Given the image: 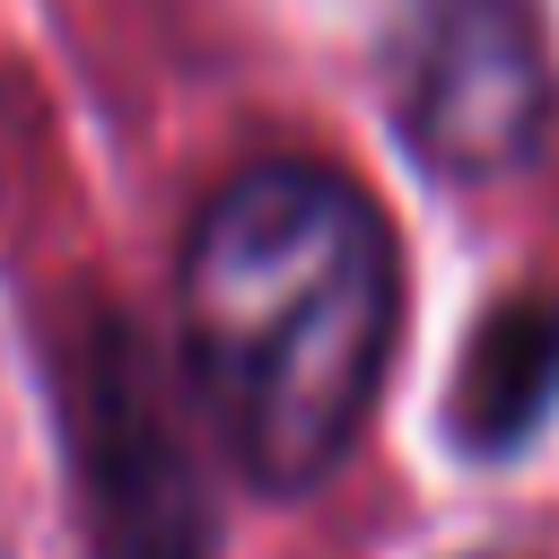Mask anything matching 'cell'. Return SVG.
<instances>
[{
	"label": "cell",
	"instance_id": "obj_3",
	"mask_svg": "<svg viewBox=\"0 0 559 559\" xmlns=\"http://www.w3.org/2000/svg\"><path fill=\"white\" fill-rule=\"evenodd\" d=\"M87 507H96V542L114 559H201V489L157 419L148 376L105 367L87 376Z\"/></svg>",
	"mask_w": 559,
	"mask_h": 559
},
{
	"label": "cell",
	"instance_id": "obj_1",
	"mask_svg": "<svg viewBox=\"0 0 559 559\" xmlns=\"http://www.w3.org/2000/svg\"><path fill=\"white\" fill-rule=\"evenodd\" d=\"M175 323L236 472L253 489H314L358 445L402 332L393 227L341 166L262 157L201 201Z\"/></svg>",
	"mask_w": 559,
	"mask_h": 559
},
{
	"label": "cell",
	"instance_id": "obj_4",
	"mask_svg": "<svg viewBox=\"0 0 559 559\" xmlns=\"http://www.w3.org/2000/svg\"><path fill=\"white\" fill-rule=\"evenodd\" d=\"M559 402V306H507L454 384V428L480 454H507L542 411Z\"/></svg>",
	"mask_w": 559,
	"mask_h": 559
},
{
	"label": "cell",
	"instance_id": "obj_2",
	"mask_svg": "<svg viewBox=\"0 0 559 559\" xmlns=\"http://www.w3.org/2000/svg\"><path fill=\"white\" fill-rule=\"evenodd\" d=\"M411 140L454 175H498L524 157L542 122V52L515 0H428L411 79H402Z\"/></svg>",
	"mask_w": 559,
	"mask_h": 559
}]
</instances>
